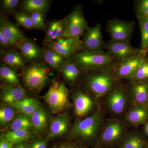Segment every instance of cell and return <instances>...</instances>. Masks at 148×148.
<instances>
[{
  "label": "cell",
  "mask_w": 148,
  "mask_h": 148,
  "mask_svg": "<svg viewBox=\"0 0 148 148\" xmlns=\"http://www.w3.org/2000/svg\"><path fill=\"white\" fill-rule=\"evenodd\" d=\"M117 64L95 72L88 77L86 86L96 98L108 95L117 86L116 84L118 80L114 74V69Z\"/></svg>",
  "instance_id": "6da1fadb"
},
{
  "label": "cell",
  "mask_w": 148,
  "mask_h": 148,
  "mask_svg": "<svg viewBox=\"0 0 148 148\" xmlns=\"http://www.w3.org/2000/svg\"><path fill=\"white\" fill-rule=\"evenodd\" d=\"M104 117L101 108H98L90 116L77 122L70 134L74 138L84 140L99 138L104 125Z\"/></svg>",
  "instance_id": "7a4b0ae2"
},
{
  "label": "cell",
  "mask_w": 148,
  "mask_h": 148,
  "mask_svg": "<svg viewBox=\"0 0 148 148\" xmlns=\"http://www.w3.org/2000/svg\"><path fill=\"white\" fill-rule=\"evenodd\" d=\"M73 61L82 71H98L109 68L117 63L116 59L104 51H81L73 55Z\"/></svg>",
  "instance_id": "3957f363"
},
{
  "label": "cell",
  "mask_w": 148,
  "mask_h": 148,
  "mask_svg": "<svg viewBox=\"0 0 148 148\" xmlns=\"http://www.w3.org/2000/svg\"><path fill=\"white\" fill-rule=\"evenodd\" d=\"M49 69L45 63L35 64L24 68L22 79L30 90L38 91L44 87L49 78Z\"/></svg>",
  "instance_id": "277c9868"
},
{
  "label": "cell",
  "mask_w": 148,
  "mask_h": 148,
  "mask_svg": "<svg viewBox=\"0 0 148 148\" xmlns=\"http://www.w3.org/2000/svg\"><path fill=\"white\" fill-rule=\"evenodd\" d=\"M69 95V90L65 83L56 81L50 86L43 98L52 112L57 113L70 107Z\"/></svg>",
  "instance_id": "5b68a950"
},
{
  "label": "cell",
  "mask_w": 148,
  "mask_h": 148,
  "mask_svg": "<svg viewBox=\"0 0 148 148\" xmlns=\"http://www.w3.org/2000/svg\"><path fill=\"white\" fill-rule=\"evenodd\" d=\"M127 133L126 125L119 120L113 119L103 125L98 138L101 147H108L120 144Z\"/></svg>",
  "instance_id": "8992f818"
},
{
  "label": "cell",
  "mask_w": 148,
  "mask_h": 148,
  "mask_svg": "<svg viewBox=\"0 0 148 148\" xmlns=\"http://www.w3.org/2000/svg\"><path fill=\"white\" fill-rule=\"evenodd\" d=\"M106 106L110 113L115 116L126 114L131 103L128 89L122 85H119L107 95Z\"/></svg>",
  "instance_id": "52a82bcc"
},
{
  "label": "cell",
  "mask_w": 148,
  "mask_h": 148,
  "mask_svg": "<svg viewBox=\"0 0 148 148\" xmlns=\"http://www.w3.org/2000/svg\"><path fill=\"white\" fill-rule=\"evenodd\" d=\"M147 52L140 49V52L137 55L124 61H119L114 69L116 79L130 81L137 69L147 61Z\"/></svg>",
  "instance_id": "ba28073f"
},
{
  "label": "cell",
  "mask_w": 148,
  "mask_h": 148,
  "mask_svg": "<svg viewBox=\"0 0 148 148\" xmlns=\"http://www.w3.org/2000/svg\"><path fill=\"white\" fill-rule=\"evenodd\" d=\"M65 18L66 27L63 38L79 39L88 27L82 8L77 6Z\"/></svg>",
  "instance_id": "9c48e42d"
},
{
  "label": "cell",
  "mask_w": 148,
  "mask_h": 148,
  "mask_svg": "<svg viewBox=\"0 0 148 148\" xmlns=\"http://www.w3.org/2000/svg\"><path fill=\"white\" fill-rule=\"evenodd\" d=\"M135 21H127L119 19H111L108 21L107 31L111 41L130 42L135 27Z\"/></svg>",
  "instance_id": "30bf717a"
},
{
  "label": "cell",
  "mask_w": 148,
  "mask_h": 148,
  "mask_svg": "<svg viewBox=\"0 0 148 148\" xmlns=\"http://www.w3.org/2000/svg\"><path fill=\"white\" fill-rule=\"evenodd\" d=\"M102 26L99 24L88 27L81 41V50L87 52L103 51L105 44L102 34Z\"/></svg>",
  "instance_id": "8fae6325"
},
{
  "label": "cell",
  "mask_w": 148,
  "mask_h": 148,
  "mask_svg": "<svg viewBox=\"0 0 148 148\" xmlns=\"http://www.w3.org/2000/svg\"><path fill=\"white\" fill-rule=\"evenodd\" d=\"M104 48L109 55L119 61H124L137 55L140 51V49L133 47L130 42L111 40L105 44Z\"/></svg>",
  "instance_id": "7c38bea8"
},
{
  "label": "cell",
  "mask_w": 148,
  "mask_h": 148,
  "mask_svg": "<svg viewBox=\"0 0 148 148\" xmlns=\"http://www.w3.org/2000/svg\"><path fill=\"white\" fill-rule=\"evenodd\" d=\"M47 44L49 47L67 59L81 50V41L79 39L62 38Z\"/></svg>",
  "instance_id": "4fadbf2b"
},
{
  "label": "cell",
  "mask_w": 148,
  "mask_h": 148,
  "mask_svg": "<svg viewBox=\"0 0 148 148\" xmlns=\"http://www.w3.org/2000/svg\"><path fill=\"white\" fill-rule=\"evenodd\" d=\"M128 89L132 105L147 107L148 81L142 82H131Z\"/></svg>",
  "instance_id": "5bb4252c"
},
{
  "label": "cell",
  "mask_w": 148,
  "mask_h": 148,
  "mask_svg": "<svg viewBox=\"0 0 148 148\" xmlns=\"http://www.w3.org/2000/svg\"><path fill=\"white\" fill-rule=\"evenodd\" d=\"M0 31H1L16 47L19 44L27 39L21 30L5 16H1Z\"/></svg>",
  "instance_id": "9a60e30c"
},
{
  "label": "cell",
  "mask_w": 148,
  "mask_h": 148,
  "mask_svg": "<svg viewBox=\"0 0 148 148\" xmlns=\"http://www.w3.org/2000/svg\"><path fill=\"white\" fill-rule=\"evenodd\" d=\"M148 120V108L146 106L132 105L125 114V121L131 126L137 127Z\"/></svg>",
  "instance_id": "2e32d148"
},
{
  "label": "cell",
  "mask_w": 148,
  "mask_h": 148,
  "mask_svg": "<svg viewBox=\"0 0 148 148\" xmlns=\"http://www.w3.org/2000/svg\"><path fill=\"white\" fill-rule=\"evenodd\" d=\"M17 47L26 61L33 62L43 57L44 50L32 40L27 39Z\"/></svg>",
  "instance_id": "e0dca14e"
},
{
  "label": "cell",
  "mask_w": 148,
  "mask_h": 148,
  "mask_svg": "<svg viewBox=\"0 0 148 148\" xmlns=\"http://www.w3.org/2000/svg\"><path fill=\"white\" fill-rule=\"evenodd\" d=\"M73 101L75 113L78 116H85L93 108L92 99L84 92H78L75 93Z\"/></svg>",
  "instance_id": "ac0fdd59"
},
{
  "label": "cell",
  "mask_w": 148,
  "mask_h": 148,
  "mask_svg": "<svg viewBox=\"0 0 148 148\" xmlns=\"http://www.w3.org/2000/svg\"><path fill=\"white\" fill-rule=\"evenodd\" d=\"M69 125V118L67 114L55 117L51 123L48 138L49 139L63 135L68 130Z\"/></svg>",
  "instance_id": "d6986e66"
},
{
  "label": "cell",
  "mask_w": 148,
  "mask_h": 148,
  "mask_svg": "<svg viewBox=\"0 0 148 148\" xmlns=\"http://www.w3.org/2000/svg\"><path fill=\"white\" fill-rule=\"evenodd\" d=\"M120 148H148V142L137 131L127 132L119 145Z\"/></svg>",
  "instance_id": "ffe728a7"
},
{
  "label": "cell",
  "mask_w": 148,
  "mask_h": 148,
  "mask_svg": "<svg viewBox=\"0 0 148 148\" xmlns=\"http://www.w3.org/2000/svg\"><path fill=\"white\" fill-rule=\"evenodd\" d=\"M66 18L54 20L49 24L46 33L45 41L47 43L56 41L63 38L66 27Z\"/></svg>",
  "instance_id": "44dd1931"
},
{
  "label": "cell",
  "mask_w": 148,
  "mask_h": 148,
  "mask_svg": "<svg viewBox=\"0 0 148 148\" xmlns=\"http://www.w3.org/2000/svg\"><path fill=\"white\" fill-rule=\"evenodd\" d=\"M26 93L20 86L6 85L3 88L2 98L5 103L10 105L25 98Z\"/></svg>",
  "instance_id": "7402d4cb"
},
{
  "label": "cell",
  "mask_w": 148,
  "mask_h": 148,
  "mask_svg": "<svg viewBox=\"0 0 148 148\" xmlns=\"http://www.w3.org/2000/svg\"><path fill=\"white\" fill-rule=\"evenodd\" d=\"M1 58L4 64L14 69H21L26 64V60L23 56L15 49L5 51L1 54Z\"/></svg>",
  "instance_id": "603a6c76"
},
{
  "label": "cell",
  "mask_w": 148,
  "mask_h": 148,
  "mask_svg": "<svg viewBox=\"0 0 148 148\" xmlns=\"http://www.w3.org/2000/svg\"><path fill=\"white\" fill-rule=\"evenodd\" d=\"M42 57L46 64L55 69H61L68 61L67 58L49 47L44 50Z\"/></svg>",
  "instance_id": "cb8c5ba5"
},
{
  "label": "cell",
  "mask_w": 148,
  "mask_h": 148,
  "mask_svg": "<svg viewBox=\"0 0 148 148\" xmlns=\"http://www.w3.org/2000/svg\"><path fill=\"white\" fill-rule=\"evenodd\" d=\"M19 112L30 117L40 107L39 102L32 98H25L10 105Z\"/></svg>",
  "instance_id": "d4e9b609"
},
{
  "label": "cell",
  "mask_w": 148,
  "mask_h": 148,
  "mask_svg": "<svg viewBox=\"0 0 148 148\" xmlns=\"http://www.w3.org/2000/svg\"><path fill=\"white\" fill-rule=\"evenodd\" d=\"M60 70L65 79L71 83L76 81L82 71L73 60L67 61Z\"/></svg>",
  "instance_id": "484cf974"
},
{
  "label": "cell",
  "mask_w": 148,
  "mask_h": 148,
  "mask_svg": "<svg viewBox=\"0 0 148 148\" xmlns=\"http://www.w3.org/2000/svg\"><path fill=\"white\" fill-rule=\"evenodd\" d=\"M31 121L34 129L38 132H41L45 129L47 124V116L45 111L40 107L31 116Z\"/></svg>",
  "instance_id": "4316f807"
},
{
  "label": "cell",
  "mask_w": 148,
  "mask_h": 148,
  "mask_svg": "<svg viewBox=\"0 0 148 148\" xmlns=\"http://www.w3.org/2000/svg\"><path fill=\"white\" fill-rule=\"evenodd\" d=\"M0 77L7 85L19 86V78L14 69L5 64H1L0 66Z\"/></svg>",
  "instance_id": "83f0119b"
},
{
  "label": "cell",
  "mask_w": 148,
  "mask_h": 148,
  "mask_svg": "<svg viewBox=\"0 0 148 148\" xmlns=\"http://www.w3.org/2000/svg\"><path fill=\"white\" fill-rule=\"evenodd\" d=\"M50 2L47 0H27L23 5V10L31 13L41 12L45 13L49 8Z\"/></svg>",
  "instance_id": "f1b7e54d"
},
{
  "label": "cell",
  "mask_w": 148,
  "mask_h": 148,
  "mask_svg": "<svg viewBox=\"0 0 148 148\" xmlns=\"http://www.w3.org/2000/svg\"><path fill=\"white\" fill-rule=\"evenodd\" d=\"M32 132L28 130L10 131L5 133L4 138L13 143H19L29 139L32 137Z\"/></svg>",
  "instance_id": "f546056e"
},
{
  "label": "cell",
  "mask_w": 148,
  "mask_h": 148,
  "mask_svg": "<svg viewBox=\"0 0 148 148\" xmlns=\"http://www.w3.org/2000/svg\"><path fill=\"white\" fill-rule=\"evenodd\" d=\"M33 127L31 118L24 114L16 116L10 125V131L28 130Z\"/></svg>",
  "instance_id": "4dcf8cb0"
},
{
  "label": "cell",
  "mask_w": 148,
  "mask_h": 148,
  "mask_svg": "<svg viewBox=\"0 0 148 148\" xmlns=\"http://www.w3.org/2000/svg\"><path fill=\"white\" fill-rule=\"evenodd\" d=\"M141 34V43L140 49L148 50V17L138 20Z\"/></svg>",
  "instance_id": "1f68e13d"
},
{
  "label": "cell",
  "mask_w": 148,
  "mask_h": 148,
  "mask_svg": "<svg viewBox=\"0 0 148 148\" xmlns=\"http://www.w3.org/2000/svg\"><path fill=\"white\" fill-rule=\"evenodd\" d=\"M13 16L17 23L25 29L27 30L35 29L30 15L23 12H16L13 14Z\"/></svg>",
  "instance_id": "d6a6232c"
},
{
  "label": "cell",
  "mask_w": 148,
  "mask_h": 148,
  "mask_svg": "<svg viewBox=\"0 0 148 148\" xmlns=\"http://www.w3.org/2000/svg\"><path fill=\"white\" fill-rule=\"evenodd\" d=\"M148 62L146 61L139 67L130 80L131 82H142L148 81L147 67Z\"/></svg>",
  "instance_id": "836d02e7"
},
{
  "label": "cell",
  "mask_w": 148,
  "mask_h": 148,
  "mask_svg": "<svg viewBox=\"0 0 148 148\" xmlns=\"http://www.w3.org/2000/svg\"><path fill=\"white\" fill-rule=\"evenodd\" d=\"M135 13L138 20L148 17V0H139L135 3Z\"/></svg>",
  "instance_id": "e575fe53"
},
{
  "label": "cell",
  "mask_w": 148,
  "mask_h": 148,
  "mask_svg": "<svg viewBox=\"0 0 148 148\" xmlns=\"http://www.w3.org/2000/svg\"><path fill=\"white\" fill-rule=\"evenodd\" d=\"M14 116V110L12 107L4 106L0 110V122L2 125L7 124L11 121Z\"/></svg>",
  "instance_id": "d590c367"
},
{
  "label": "cell",
  "mask_w": 148,
  "mask_h": 148,
  "mask_svg": "<svg viewBox=\"0 0 148 148\" xmlns=\"http://www.w3.org/2000/svg\"><path fill=\"white\" fill-rule=\"evenodd\" d=\"M44 14L45 13L41 12L30 13L29 15L32 18L35 29L44 30L46 28V25L44 21Z\"/></svg>",
  "instance_id": "8d00e7d4"
},
{
  "label": "cell",
  "mask_w": 148,
  "mask_h": 148,
  "mask_svg": "<svg viewBox=\"0 0 148 148\" xmlns=\"http://www.w3.org/2000/svg\"><path fill=\"white\" fill-rule=\"evenodd\" d=\"M18 3V0H3L2 1V5L6 10L11 11L16 8Z\"/></svg>",
  "instance_id": "74e56055"
},
{
  "label": "cell",
  "mask_w": 148,
  "mask_h": 148,
  "mask_svg": "<svg viewBox=\"0 0 148 148\" xmlns=\"http://www.w3.org/2000/svg\"><path fill=\"white\" fill-rule=\"evenodd\" d=\"M0 44L2 47L7 48L14 46L1 31H0Z\"/></svg>",
  "instance_id": "f35d334b"
},
{
  "label": "cell",
  "mask_w": 148,
  "mask_h": 148,
  "mask_svg": "<svg viewBox=\"0 0 148 148\" xmlns=\"http://www.w3.org/2000/svg\"><path fill=\"white\" fill-rule=\"evenodd\" d=\"M32 148H46V144L43 140H36L32 144Z\"/></svg>",
  "instance_id": "ab89813d"
},
{
  "label": "cell",
  "mask_w": 148,
  "mask_h": 148,
  "mask_svg": "<svg viewBox=\"0 0 148 148\" xmlns=\"http://www.w3.org/2000/svg\"><path fill=\"white\" fill-rule=\"evenodd\" d=\"M13 143L9 142L4 138L1 140L0 143V148H12Z\"/></svg>",
  "instance_id": "60d3db41"
},
{
  "label": "cell",
  "mask_w": 148,
  "mask_h": 148,
  "mask_svg": "<svg viewBox=\"0 0 148 148\" xmlns=\"http://www.w3.org/2000/svg\"><path fill=\"white\" fill-rule=\"evenodd\" d=\"M15 148H29L28 146L23 143H19L15 147Z\"/></svg>",
  "instance_id": "b9f144b4"
},
{
  "label": "cell",
  "mask_w": 148,
  "mask_h": 148,
  "mask_svg": "<svg viewBox=\"0 0 148 148\" xmlns=\"http://www.w3.org/2000/svg\"><path fill=\"white\" fill-rule=\"evenodd\" d=\"M145 127V132L148 136V120L146 122Z\"/></svg>",
  "instance_id": "7bdbcfd3"
},
{
  "label": "cell",
  "mask_w": 148,
  "mask_h": 148,
  "mask_svg": "<svg viewBox=\"0 0 148 148\" xmlns=\"http://www.w3.org/2000/svg\"><path fill=\"white\" fill-rule=\"evenodd\" d=\"M147 61L148 62V50L147 51Z\"/></svg>",
  "instance_id": "ee69618b"
},
{
  "label": "cell",
  "mask_w": 148,
  "mask_h": 148,
  "mask_svg": "<svg viewBox=\"0 0 148 148\" xmlns=\"http://www.w3.org/2000/svg\"><path fill=\"white\" fill-rule=\"evenodd\" d=\"M147 78L148 79V66L147 67Z\"/></svg>",
  "instance_id": "f6af8a7d"
},
{
  "label": "cell",
  "mask_w": 148,
  "mask_h": 148,
  "mask_svg": "<svg viewBox=\"0 0 148 148\" xmlns=\"http://www.w3.org/2000/svg\"><path fill=\"white\" fill-rule=\"evenodd\" d=\"M65 148H74V147H66Z\"/></svg>",
  "instance_id": "bcb514c9"
},
{
  "label": "cell",
  "mask_w": 148,
  "mask_h": 148,
  "mask_svg": "<svg viewBox=\"0 0 148 148\" xmlns=\"http://www.w3.org/2000/svg\"><path fill=\"white\" fill-rule=\"evenodd\" d=\"M147 108H148V106H147Z\"/></svg>",
  "instance_id": "7dc6e473"
},
{
  "label": "cell",
  "mask_w": 148,
  "mask_h": 148,
  "mask_svg": "<svg viewBox=\"0 0 148 148\" xmlns=\"http://www.w3.org/2000/svg\"><path fill=\"white\" fill-rule=\"evenodd\" d=\"M120 148V147H119V148Z\"/></svg>",
  "instance_id": "c3c4849f"
}]
</instances>
